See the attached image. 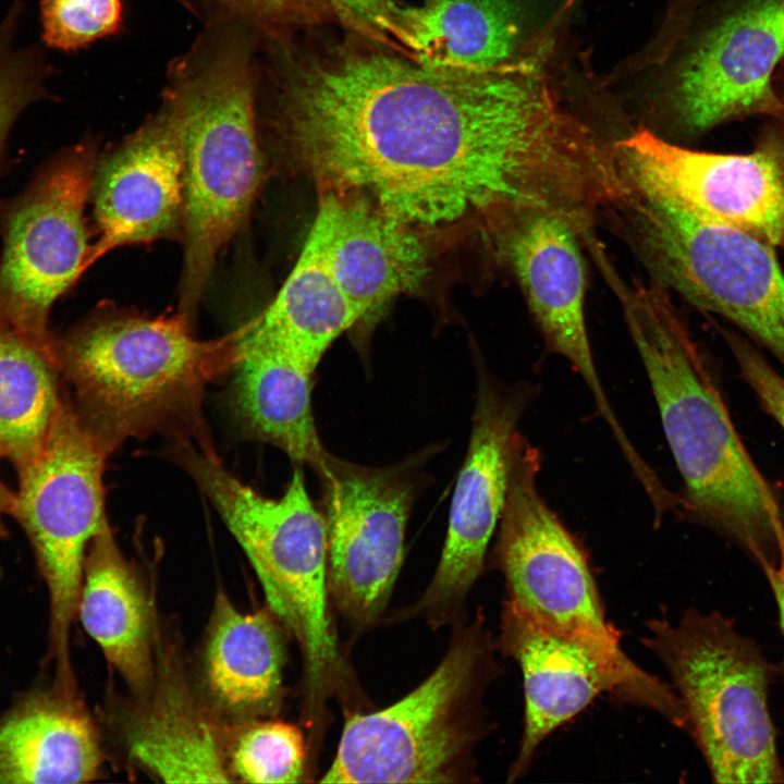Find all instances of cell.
Listing matches in <instances>:
<instances>
[{"instance_id": "obj_1", "label": "cell", "mask_w": 784, "mask_h": 784, "mask_svg": "<svg viewBox=\"0 0 784 784\" xmlns=\"http://www.w3.org/2000/svg\"><path fill=\"white\" fill-rule=\"evenodd\" d=\"M266 54L271 125L319 193L362 198L427 241L497 245L531 213L574 222L600 196L604 139L546 66L443 70L366 38Z\"/></svg>"}, {"instance_id": "obj_2", "label": "cell", "mask_w": 784, "mask_h": 784, "mask_svg": "<svg viewBox=\"0 0 784 784\" xmlns=\"http://www.w3.org/2000/svg\"><path fill=\"white\" fill-rule=\"evenodd\" d=\"M604 278L618 298L684 482L683 509L737 543L763 571L779 559V504L742 444L670 291Z\"/></svg>"}, {"instance_id": "obj_3", "label": "cell", "mask_w": 784, "mask_h": 784, "mask_svg": "<svg viewBox=\"0 0 784 784\" xmlns=\"http://www.w3.org/2000/svg\"><path fill=\"white\" fill-rule=\"evenodd\" d=\"M260 45L245 26H203L167 71L162 97L179 114L184 142L179 313L189 320L219 253L243 225L260 185Z\"/></svg>"}, {"instance_id": "obj_4", "label": "cell", "mask_w": 784, "mask_h": 784, "mask_svg": "<svg viewBox=\"0 0 784 784\" xmlns=\"http://www.w3.org/2000/svg\"><path fill=\"white\" fill-rule=\"evenodd\" d=\"M179 311L149 318L102 311L59 339L54 363L83 424L113 451L154 433L215 453L201 416L206 387L233 368L245 326L199 340Z\"/></svg>"}, {"instance_id": "obj_5", "label": "cell", "mask_w": 784, "mask_h": 784, "mask_svg": "<svg viewBox=\"0 0 784 784\" xmlns=\"http://www.w3.org/2000/svg\"><path fill=\"white\" fill-rule=\"evenodd\" d=\"M174 451L249 560L268 608L302 651L306 719L321 724L327 701L350 693L351 672L329 608L327 523L299 468L279 499L245 485L208 453L179 442Z\"/></svg>"}, {"instance_id": "obj_6", "label": "cell", "mask_w": 784, "mask_h": 784, "mask_svg": "<svg viewBox=\"0 0 784 784\" xmlns=\"http://www.w3.org/2000/svg\"><path fill=\"white\" fill-rule=\"evenodd\" d=\"M482 617L458 623L433 672L397 702L348 713L321 783H462L488 732L483 693L498 676Z\"/></svg>"}, {"instance_id": "obj_7", "label": "cell", "mask_w": 784, "mask_h": 784, "mask_svg": "<svg viewBox=\"0 0 784 784\" xmlns=\"http://www.w3.org/2000/svg\"><path fill=\"white\" fill-rule=\"evenodd\" d=\"M642 642L671 676L715 783H784L769 708L774 666L733 617L695 609L676 622L654 617Z\"/></svg>"}, {"instance_id": "obj_8", "label": "cell", "mask_w": 784, "mask_h": 784, "mask_svg": "<svg viewBox=\"0 0 784 784\" xmlns=\"http://www.w3.org/2000/svg\"><path fill=\"white\" fill-rule=\"evenodd\" d=\"M603 216L653 282L722 316L784 365V272L772 246L635 181Z\"/></svg>"}, {"instance_id": "obj_9", "label": "cell", "mask_w": 784, "mask_h": 784, "mask_svg": "<svg viewBox=\"0 0 784 784\" xmlns=\"http://www.w3.org/2000/svg\"><path fill=\"white\" fill-rule=\"evenodd\" d=\"M112 451L75 413L66 393L39 458L19 474L12 516L24 529L49 593L47 659L56 684L76 683L70 636L76 618L84 563L93 538L108 525L103 471Z\"/></svg>"}, {"instance_id": "obj_10", "label": "cell", "mask_w": 784, "mask_h": 784, "mask_svg": "<svg viewBox=\"0 0 784 784\" xmlns=\"http://www.w3.org/2000/svg\"><path fill=\"white\" fill-rule=\"evenodd\" d=\"M96 148L77 144L53 158L15 199L0 203V318L54 360L48 315L87 269L84 220Z\"/></svg>"}, {"instance_id": "obj_11", "label": "cell", "mask_w": 784, "mask_h": 784, "mask_svg": "<svg viewBox=\"0 0 784 784\" xmlns=\"http://www.w3.org/2000/svg\"><path fill=\"white\" fill-rule=\"evenodd\" d=\"M541 454L518 433L494 548L506 602L535 622L629 661L604 608L581 547L541 497Z\"/></svg>"}, {"instance_id": "obj_12", "label": "cell", "mask_w": 784, "mask_h": 784, "mask_svg": "<svg viewBox=\"0 0 784 784\" xmlns=\"http://www.w3.org/2000/svg\"><path fill=\"white\" fill-rule=\"evenodd\" d=\"M324 488L329 597L356 629L377 623L404 559L415 498L411 464L357 465L327 454L317 471Z\"/></svg>"}, {"instance_id": "obj_13", "label": "cell", "mask_w": 784, "mask_h": 784, "mask_svg": "<svg viewBox=\"0 0 784 784\" xmlns=\"http://www.w3.org/2000/svg\"><path fill=\"white\" fill-rule=\"evenodd\" d=\"M500 630L498 647L519 665L525 696L523 735L509 781L524 776L543 740L601 694L653 710L673 725L686 728L685 711L675 689L632 660L612 659L535 622L506 601Z\"/></svg>"}, {"instance_id": "obj_14", "label": "cell", "mask_w": 784, "mask_h": 784, "mask_svg": "<svg viewBox=\"0 0 784 784\" xmlns=\"http://www.w3.org/2000/svg\"><path fill=\"white\" fill-rule=\"evenodd\" d=\"M476 407L467 454L450 509L441 558L424 595L404 610L431 626L453 623L485 567L490 540L505 505L520 417L534 401L528 383L506 387L478 372Z\"/></svg>"}, {"instance_id": "obj_15", "label": "cell", "mask_w": 784, "mask_h": 784, "mask_svg": "<svg viewBox=\"0 0 784 784\" xmlns=\"http://www.w3.org/2000/svg\"><path fill=\"white\" fill-rule=\"evenodd\" d=\"M774 120L747 154L693 150L645 126L615 143L634 181L784 250V119Z\"/></svg>"}, {"instance_id": "obj_16", "label": "cell", "mask_w": 784, "mask_h": 784, "mask_svg": "<svg viewBox=\"0 0 784 784\" xmlns=\"http://www.w3.org/2000/svg\"><path fill=\"white\" fill-rule=\"evenodd\" d=\"M784 57V0H746L705 30L676 64L662 96L672 133L696 137L749 115L784 119L772 87Z\"/></svg>"}, {"instance_id": "obj_17", "label": "cell", "mask_w": 784, "mask_h": 784, "mask_svg": "<svg viewBox=\"0 0 784 784\" xmlns=\"http://www.w3.org/2000/svg\"><path fill=\"white\" fill-rule=\"evenodd\" d=\"M578 231L564 218L536 212L518 222L498 250L511 266L548 348L567 359L590 390L626 461L639 453L615 416L599 378L585 317L586 269Z\"/></svg>"}, {"instance_id": "obj_18", "label": "cell", "mask_w": 784, "mask_h": 784, "mask_svg": "<svg viewBox=\"0 0 784 784\" xmlns=\"http://www.w3.org/2000/svg\"><path fill=\"white\" fill-rule=\"evenodd\" d=\"M90 193L99 237L87 267L118 247L182 234L184 142L168 99L96 164Z\"/></svg>"}, {"instance_id": "obj_19", "label": "cell", "mask_w": 784, "mask_h": 784, "mask_svg": "<svg viewBox=\"0 0 784 784\" xmlns=\"http://www.w3.org/2000/svg\"><path fill=\"white\" fill-rule=\"evenodd\" d=\"M395 42L431 68L490 71L546 66L550 34L515 0H425L397 5Z\"/></svg>"}, {"instance_id": "obj_20", "label": "cell", "mask_w": 784, "mask_h": 784, "mask_svg": "<svg viewBox=\"0 0 784 784\" xmlns=\"http://www.w3.org/2000/svg\"><path fill=\"white\" fill-rule=\"evenodd\" d=\"M306 238L362 318L418 285L427 271V241L368 201L319 193Z\"/></svg>"}, {"instance_id": "obj_21", "label": "cell", "mask_w": 784, "mask_h": 784, "mask_svg": "<svg viewBox=\"0 0 784 784\" xmlns=\"http://www.w3.org/2000/svg\"><path fill=\"white\" fill-rule=\"evenodd\" d=\"M232 404L244 430L316 471L328 452L315 424L311 377L315 372L290 348L258 330L244 329L235 366Z\"/></svg>"}, {"instance_id": "obj_22", "label": "cell", "mask_w": 784, "mask_h": 784, "mask_svg": "<svg viewBox=\"0 0 784 784\" xmlns=\"http://www.w3.org/2000/svg\"><path fill=\"white\" fill-rule=\"evenodd\" d=\"M103 752L78 695L53 686L23 697L0 718V783H84Z\"/></svg>"}, {"instance_id": "obj_23", "label": "cell", "mask_w": 784, "mask_h": 784, "mask_svg": "<svg viewBox=\"0 0 784 784\" xmlns=\"http://www.w3.org/2000/svg\"><path fill=\"white\" fill-rule=\"evenodd\" d=\"M76 617L127 685L145 691L154 676L150 601L109 525L87 549Z\"/></svg>"}, {"instance_id": "obj_24", "label": "cell", "mask_w": 784, "mask_h": 784, "mask_svg": "<svg viewBox=\"0 0 784 784\" xmlns=\"http://www.w3.org/2000/svg\"><path fill=\"white\" fill-rule=\"evenodd\" d=\"M279 620L268 610L243 613L216 596L206 646L210 691L238 713L269 712L281 697L284 646Z\"/></svg>"}, {"instance_id": "obj_25", "label": "cell", "mask_w": 784, "mask_h": 784, "mask_svg": "<svg viewBox=\"0 0 784 784\" xmlns=\"http://www.w3.org/2000/svg\"><path fill=\"white\" fill-rule=\"evenodd\" d=\"M131 758L167 783H228L218 737L184 681L166 669L126 731Z\"/></svg>"}, {"instance_id": "obj_26", "label": "cell", "mask_w": 784, "mask_h": 784, "mask_svg": "<svg viewBox=\"0 0 784 784\" xmlns=\"http://www.w3.org/2000/svg\"><path fill=\"white\" fill-rule=\"evenodd\" d=\"M52 357L0 318V457L17 475L42 453L62 392Z\"/></svg>"}, {"instance_id": "obj_27", "label": "cell", "mask_w": 784, "mask_h": 784, "mask_svg": "<svg viewBox=\"0 0 784 784\" xmlns=\"http://www.w3.org/2000/svg\"><path fill=\"white\" fill-rule=\"evenodd\" d=\"M360 319L317 252L304 243L283 286L254 324L315 371L334 340Z\"/></svg>"}, {"instance_id": "obj_28", "label": "cell", "mask_w": 784, "mask_h": 784, "mask_svg": "<svg viewBox=\"0 0 784 784\" xmlns=\"http://www.w3.org/2000/svg\"><path fill=\"white\" fill-rule=\"evenodd\" d=\"M203 26L234 24L262 41H291L303 32L339 23L329 0H176Z\"/></svg>"}, {"instance_id": "obj_29", "label": "cell", "mask_w": 784, "mask_h": 784, "mask_svg": "<svg viewBox=\"0 0 784 784\" xmlns=\"http://www.w3.org/2000/svg\"><path fill=\"white\" fill-rule=\"evenodd\" d=\"M302 731L282 721L254 722L236 738L231 770L248 783H297L305 772Z\"/></svg>"}, {"instance_id": "obj_30", "label": "cell", "mask_w": 784, "mask_h": 784, "mask_svg": "<svg viewBox=\"0 0 784 784\" xmlns=\"http://www.w3.org/2000/svg\"><path fill=\"white\" fill-rule=\"evenodd\" d=\"M22 4V0H14L0 24V152L19 114L47 95L51 72L38 47L17 49L12 44Z\"/></svg>"}, {"instance_id": "obj_31", "label": "cell", "mask_w": 784, "mask_h": 784, "mask_svg": "<svg viewBox=\"0 0 784 784\" xmlns=\"http://www.w3.org/2000/svg\"><path fill=\"white\" fill-rule=\"evenodd\" d=\"M123 0H40L42 39L75 51L115 35L123 25Z\"/></svg>"}, {"instance_id": "obj_32", "label": "cell", "mask_w": 784, "mask_h": 784, "mask_svg": "<svg viewBox=\"0 0 784 784\" xmlns=\"http://www.w3.org/2000/svg\"><path fill=\"white\" fill-rule=\"evenodd\" d=\"M723 334L743 378L756 393L765 411L784 430V378L765 360L751 342L733 331L723 330Z\"/></svg>"}, {"instance_id": "obj_33", "label": "cell", "mask_w": 784, "mask_h": 784, "mask_svg": "<svg viewBox=\"0 0 784 784\" xmlns=\"http://www.w3.org/2000/svg\"><path fill=\"white\" fill-rule=\"evenodd\" d=\"M339 23L355 35L403 53L395 42L394 0H329Z\"/></svg>"}, {"instance_id": "obj_34", "label": "cell", "mask_w": 784, "mask_h": 784, "mask_svg": "<svg viewBox=\"0 0 784 784\" xmlns=\"http://www.w3.org/2000/svg\"><path fill=\"white\" fill-rule=\"evenodd\" d=\"M775 529L779 542V559L773 566L762 572L765 575L775 599L780 626L784 638V520L782 515L775 518Z\"/></svg>"}, {"instance_id": "obj_35", "label": "cell", "mask_w": 784, "mask_h": 784, "mask_svg": "<svg viewBox=\"0 0 784 784\" xmlns=\"http://www.w3.org/2000/svg\"><path fill=\"white\" fill-rule=\"evenodd\" d=\"M703 0H669L664 21L660 27L663 35L678 39L687 30L696 9Z\"/></svg>"}, {"instance_id": "obj_36", "label": "cell", "mask_w": 784, "mask_h": 784, "mask_svg": "<svg viewBox=\"0 0 784 784\" xmlns=\"http://www.w3.org/2000/svg\"><path fill=\"white\" fill-rule=\"evenodd\" d=\"M15 493H13L0 478V537H4L7 535L3 518L7 515L12 516L15 506Z\"/></svg>"}]
</instances>
